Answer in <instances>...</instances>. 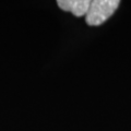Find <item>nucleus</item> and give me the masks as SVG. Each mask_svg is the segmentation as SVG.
<instances>
[{
	"mask_svg": "<svg viewBox=\"0 0 131 131\" xmlns=\"http://www.w3.org/2000/svg\"><path fill=\"white\" fill-rule=\"evenodd\" d=\"M120 1L118 0H94L91 1L89 11L85 15L86 23L91 26H97L114 14Z\"/></svg>",
	"mask_w": 131,
	"mask_h": 131,
	"instance_id": "f257e3e1",
	"label": "nucleus"
},
{
	"mask_svg": "<svg viewBox=\"0 0 131 131\" xmlns=\"http://www.w3.org/2000/svg\"><path fill=\"white\" fill-rule=\"evenodd\" d=\"M58 7L63 11H69L75 16L86 15L91 1L90 0H59Z\"/></svg>",
	"mask_w": 131,
	"mask_h": 131,
	"instance_id": "f03ea898",
	"label": "nucleus"
}]
</instances>
